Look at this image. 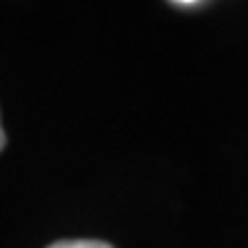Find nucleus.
I'll return each mask as SVG.
<instances>
[{"mask_svg":"<svg viewBox=\"0 0 248 248\" xmlns=\"http://www.w3.org/2000/svg\"><path fill=\"white\" fill-rule=\"evenodd\" d=\"M48 248H113V246L97 239H64V241H55Z\"/></svg>","mask_w":248,"mask_h":248,"instance_id":"obj_1","label":"nucleus"},{"mask_svg":"<svg viewBox=\"0 0 248 248\" xmlns=\"http://www.w3.org/2000/svg\"><path fill=\"white\" fill-rule=\"evenodd\" d=\"M5 147V131H2V124H0V152Z\"/></svg>","mask_w":248,"mask_h":248,"instance_id":"obj_2","label":"nucleus"},{"mask_svg":"<svg viewBox=\"0 0 248 248\" xmlns=\"http://www.w3.org/2000/svg\"><path fill=\"white\" fill-rule=\"evenodd\" d=\"M172 2H177V5H195L198 0H172Z\"/></svg>","mask_w":248,"mask_h":248,"instance_id":"obj_3","label":"nucleus"}]
</instances>
